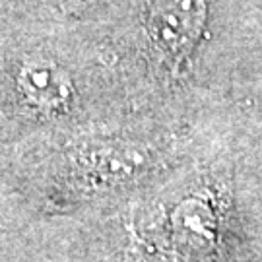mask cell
Wrapping results in <instances>:
<instances>
[{"instance_id": "cell-1", "label": "cell", "mask_w": 262, "mask_h": 262, "mask_svg": "<svg viewBox=\"0 0 262 262\" xmlns=\"http://www.w3.org/2000/svg\"><path fill=\"white\" fill-rule=\"evenodd\" d=\"M206 16L208 0H151L146 33L161 58L179 68L202 37Z\"/></svg>"}, {"instance_id": "cell-2", "label": "cell", "mask_w": 262, "mask_h": 262, "mask_svg": "<svg viewBox=\"0 0 262 262\" xmlns=\"http://www.w3.org/2000/svg\"><path fill=\"white\" fill-rule=\"evenodd\" d=\"M150 167V156L128 142L95 144L82 156V173L94 185H121L140 177Z\"/></svg>"}, {"instance_id": "cell-4", "label": "cell", "mask_w": 262, "mask_h": 262, "mask_svg": "<svg viewBox=\"0 0 262 262\" xmlns=\"http://www.w3.org/2000/svg\"><path fill=\"white\" fill-rule=\"evenodd\" d=\"M173 231L190 247H208L214 241L215 220L212 206L206 200L190 196L183 200L171 215Z\"/></svg>"}, {"instance_id": "cell-3", "label": "cell", "mask_w": 262, "mask_h": 262, "mask_svg": "<svg viewBox=\"0 0 262 262\" xmlns=\"http://www.w3.org/2000/svg\"><path fill=\"white\" fill-rule=\"evenodd\" d=\"M18 88L28 103L43 111L62 109L72 97L66 70L47 58H29L19 66Z\"/></svg>"}]
</instances>
